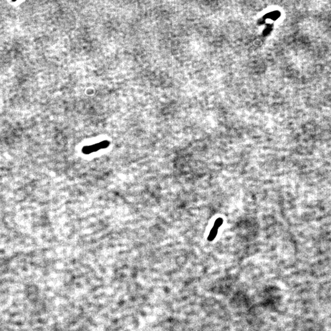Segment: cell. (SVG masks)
I'll return each instance as SVG.
<instances>
[{"label": "cell", "mask_w": 331, "mask_h": 331, "mask_svg": "<svg viewBox=\"0 0 331 331\" xmlns=\"http://www.w3.org/2000/svg\"><path fill=\"white\" fill-rule=\"evenodd\" d=\"M223 222V219H222V218H218L217 220H216V221L215 222V224H214L213 227L218 229V228L220 227V226L222 225Z\"/></svg>", "instance_id": "3957f363"}, {"label": "cell", "mask_w": 331, "mask_h": 331, "mask_svg": "<svg viewBox=\"0 0 331 331\" xmlns=\"http://www.w3.org/2000/svg\"><path fill=\"white\" fill-rule=\"evenodd\" d=\"M218 230V229L216 228L215 227H213L211 232H210V234H209L208 237V240L209 241H212V240H213L215 239L216 234H217Z\"/></svg>", "instance_id": "7a4b0ae2"}, {"label": "cell", "mask_w": 331, "mask_h": 331, "mask_svg": "<svg viewBox=\"0 0 331 331\" xmlns=\"http://www.w3.org/2000/svg\"><path fill=\"white\" fill-rule=\"evenodd\" d=\"M109 142L108 141H103L97 144L84 147V148L82 149V151L85 154H90L91 153H93V151H98L101 149L107 148L108 146H109Z\"/></svg>", "instance_id": "6da1fadb"}]
</instances>
